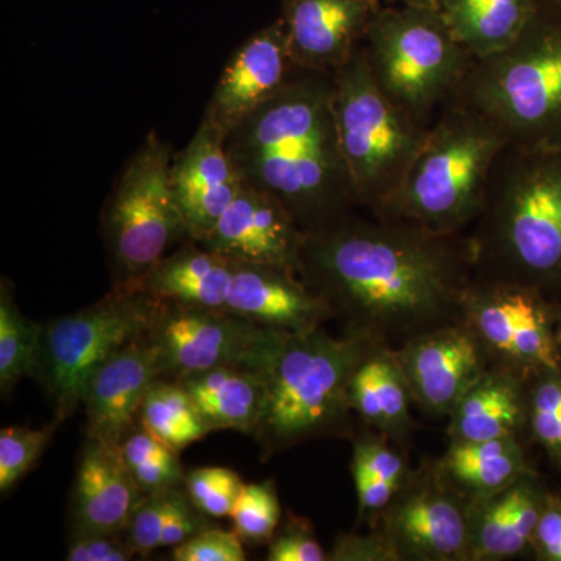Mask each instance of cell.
<instances>
[{"label": "cell", "instance_id": "cell-46", "mask_svg": "<svg viewBox=\"0 0 561 561\" xmlns=\"http://www.w3.org/2000/svg\"><path fill=\"white\" fill-rule=\"evenodd\" d=\"M560 316H561V312H560Z\"/></svg>", "mask_w": 561, "mask_h": 561}, {"label": "cell", "instance_id": "cell-22", "mask_svg": "<svg viewBox=\"0 0 561 561\" xmlns=\"http://www.w3.org/2000/svg\"><path fill=\"white\" fill-rule=\"evenodd\" d=\"M548 497L530 470L507 489L468 501L471 561L511 560L529 549Z\"/></svg>", "mask_w": 561, "mask_h": 561}, {"label": "cell", "instance_id": "cell-27", "mask_svg": "<svg viewBox=\"0 0 561 561\" xmlns=\"http://www.w3.org/2000/svg\"><path fill=\"white\" fill-rule=\"evenodd\" d=\"M434 467L443 481L468 501L507 489L530 471L518 437L451 442Z\"/></svg>", "mask_w": 561, "mask_h": 561}, {"label": "cell", "instance_id": "cell-41", "mask_svg": "<svg viewBox=\"0 0 561 561\" xmlns=\"http://www.w3.org/2000/svg\"><path fill=\"white\" fill-rule=\"evenodd\" d=\"M122 535L99 534V531H70L69 561H128L135 557Z\"/></svg>", "mask_w": 561, "mask_h": 561}, {"label": "cell", "instance_id": "cell-26", "mask_svg": "<svg viewBox=\"0 0 561 561\" xmlns=\"http://www.w3.org/2000/svg\"><path fill=\"white\" fill-rule=\"evenodd\" d=\"M214 431L253 435L265 397V373L219 367L176 379Z\"/></svg>", "mask_w": 561, "mask_h": 561}, {"label": "cell", "instance_id": "cell-7", "mask_svg": "<svg viewBox=\"0 0 561 561\" xmlns=\"http://www.w3.org/2000/svg\"><path fill=\"white\" fill-rule=\"evenodd\" d=\"M331 77L339 144L357 205L375 216L400 187L431 125L381 90L362 44Z\"/></svg>", "mask_w": 561, "mask_h": 561}, {"label": "cell", "instance_id": "cell-8", "mask_svg": "<svg viewBox=\"0 0 561 561\" xmlns=\"http://www.w3.org/2000/svg\"><path fill=\"white\" fill-rule=\"evenodd\" d=\"M362 46L376 83L426 125L456 99L476 60L430 7L382 5Z\"/></svg>", "mask_w": 561, "mask_h": 561}, {"label": "cell", "instance_id": "cell-1", "mask_svg": "<svg viewBox=\"0 0 561 561\" xmlns=\"http://www.w3.org/2000/svg\"><path fill=\"white\" fill-rule=\"evenodd\" d=\"M297 275L327 302L345 337L394 351L467 321L478 265L470 234L354 214L305 234Z\"/></svg>", "mask_w": 561, "mask_h": 561}, {"label": "cell", "instance_id": "cell-25", "mask_svg": "<svg viewBox=\"0 0 561 561\" xmlns=\"http://www.w3.org/2000/svg\"><path fill=\"white\" fill-rule=\"evenodd\" d=\"M412 401L391 351L373 346L351 378V411L391 443L404 445L413 430Z\"/></svg>", "mask_w": 561, "mask_h": 561}, {"label": "cell", "instance_id": "cell-42", "mask_svg": "<svg viewBox=\"0 0 561 561\" xmlns=\"http://www.w3.org/2000/svg\"><path fill=\"white\" fill-rule=\"evenodd\" d=\"M332 561H400L390 541L381 530L368 535L342 534L335 538L332 551L328 553Z\"/></svg>", "mask_w": 561, "mask_h": 561}, {"label": "cell", "instance_id": "cell-32", "mask_svg": "<svg viewBox=\"0 0 561 561\" xmlns=\"http://www.w3.org/2000/svg\"><path fill=\"white\" fill-rule=\"evenodd\" d=\"M121 454L133 481L144 494L184 486L186 474L181 467L180 453L173 451L139 424L122 442Z\"/></svg>", "mask_w": 561, "mask_h": 561}, {"label": "cell", "instance_id": "cell-37", "mask_svg": "<svg viewBox=\"0 0 561 561\" xmlns=\"http://www.w3.org/2000/svg\"><path fill=\"white\" fill-rule=\"evenodd\" d=\"M169 491L144 494L133 511L124 534L125 540L136 556L149 557L151 552L161 548L162 530L169 508Z\"/></svg>", "mask_w": 561, "mask_h": 561}, {"label": "cell", "instance_id": "cell-30", "mask_svg": "<svg viewBox=\"0 0 561 561\" xmlns=\"http://www.w3.org/2000/svg\"><path fill=\"white\" fill-rule=\"evenodd\" d=\"M138 424L176 453L213 432L184 387L165 378L157 379L147 390Z\"/></svg>", "mask_w": 561, "mask_h": 561}, {"label": "cell", "instance_id": "cell-44", "mask_svg": "<svg viewBox=\"0 0 561 561\" xmlns=\"http://www.w3.org/2000/svg\"><path fill=\"white\" fill-rule=\"evenodd\" d=\"M383 5H412L430 7V9L440 10L442 0H379Z\"/></svg>", "mask_w": 561, "mask_h": 561}, {"label": "cell", "instance_id": "cell-4", "mask_svg": "<svg viewBox=\"0 0 561 561\" xmlns=\"http://www.w3.org/2000/svg\"><path fill=\"white\" fill-rule=\"evenodd\" d=\"M507 146L489 117L449 103L432 122L400 187L373 217L440 234L463 232L481 216L494 165Z\"/></svg>", "mask_w": 561, "mask_h": 561}, {"label": "cell", "instance_id": "cell-3", "mask_svg": "<svg viewBox=\"0 0 561 561\" xmlns=\"http://www.w3.org/2000/svg\"><path fill=\"white\" fill-rule=\"evenodd\" d=\"M470 236L479 279L561 287V149L505 147Z\"/></svg>", "mask_w": 561, "mask_h": 561}, {"label": "cell", "instance_id": "cell-18", "mask_svg": "<svg viewBox=\"0 0 561 561\" xmlns=\"http://www.w3.org/2000/svg\"><path fill=\"white\" fill-rule=\"evenodd\" d=\"M379 0H283L287 46L295 66L332 73L364 43Z\"/></svg>", "mask_w": 561, "mask_h": 561}, {"label": "cell", "instance_id": "cell-35", "mask_svg": "<svg viewBox=\"0 0 561 561\" xmlns=\"http://www.w3.org/2000/svg\"><path fill=\"white\" fill-rule=\"evenodd\" d=\"M61 423L62 421L55 416L54 421L39 430L13 426L3 427L0 431V491L2 494L10 493L11 489L35 467Z\"/></svg>", "mask_w": 561, "mask_h": 561}, {"label": "cell", "instance_id": "cell-40", "mask_svg": "<svg viewBox=\"0 0 561 561\" xmlns=\"http://www.w3.org/2000/svg\"><path fill=\"white\" fill-rule=\"evenodd\" d=\"M208 527L210 524L205 513L192 504L186 490L169 491V508L164 530H162L161 548L173 549Z\"/></svg>", "mask_w": 561, "mask_h": 561}, {"label": "cell", "instance_id": "cell-17", "mask_svg": "<svg viewBox=\"0 0 561 561\" xmlns=\"http://www.w3.org/2000/svg\"><path fill=\"white\" fill-rule=\"evenodd\" d=\"M157 379H160L158 351L147 334L103 362L81 391L87 438L121 448L138 424L140 405Z\"/></svg>", "mask_w": 561, "mask_h": 561}, {"label": "cell", "instance_id": "cell-23", "mask_svg": "<svg viewBox=\"0 0 561 561\" xmlns=\"http://www.w3.org/2000/svg\"><path fill=\"white\" fill-rule=\"evenodd\" d=\"M234 265V261L191 241L165 254L135 289L181 308L227 311Z\"/></svg>", "mask_w": 561, "mask_h": 561}, {"label": "cell", "instance_id": "cell-14", "mask_svg": "<svg viewBox=\"0 0 561 561\" xmlns=\"http://www.w3.org/2000/svg\"><path fill=\"white\" fill-rule=\"evenodd\" d=\"M391 354L413 402L434 416L451 415L457 402L493 365L467 321L419 335Z\"/></svg>", "mask_w": 561, "mask_h": 561}, {"label": "cell", "instance_id": "cell-29", "mask_svg": "<svg viewBox=\"0 0 561 561\" xmlns=\"http://www.w3.org/2000/svg\"><path fill=\"white\" fill-rule=\"evenodd\" d=\"M351 474L359 504V522L367 519L375 524L411 478L412 470L386 435L368 432L353 437Z\"/></svg>", "mask_w": 561, "mask_h": 561}, {"label": "cell", "instance_id": "cell-6", "mask_svg": "<svg viewBox=\"0 0 561 561\" xmlns=\"http://www.w3.org/2000/svg\"><path fill=\"white\" fill-rule=\"evenodd\" d=\"M454 101L489 117L508 146L561 149V0H540L511 46L476 58Z\"/></svg>", "mask_w": 561, "mask_h": 561}, {"label": "cell", "instance_id": "cell-34", "mask_svg": "<svg viewBox=\"0 0 561 561\" xmlns=\"http://www.w3.org/2000/svg\"><path fill=\"white\" fill-rule=\"evenodd\" d=\"M230 518L236 534L249 545L272 540L280 522V505L275 482L243 483Z\"/></svg>", "mask_w": 561, "mask_h": 561}, {"label": "cell", "instance_id": "cell-36", "mask_svg": "<svg viewBox=\"0 0 561 561\" xmlns=\"http://www.w3.org/2000/svg\"><path fill=\"white\" fill-rule=\"evenodd\" d=\"M242 486L238 472L225 467L197 468L184 478V490L192 504L210 518L230 516Z\"/></svg>", "mask_w": 561, "mask_h": 561}, {"label": "cell", "instance_id": "cell-10", "mask_svg": "<svg viewBox=\"0 0 561 561\" xmlns=\"http://www.w3.org/2000/svg\"><path fill=\"white\" fill-rule=\"evenodd\" d=\"M161 305L147 291L111 287L101 300L44 324L33 378L46 390L57 419L77 411L84 383L103 362L149 332Z\"/></svg>", "mask_w": 561, "mask_h": 561}, {"label": "cell", "instance_id": "cell-16", "mask_svg": "<svg viewBox=\"0 0 561 561\" xmlns=\"http://www.w3.org/2000/svg\"><path fill=\"white\" fill-rule=\"evenodd\" d=\"M305 232L280 203L243 183L202 247L234 262L276 265L297 272Z\"/></svg>", "mask_w": 561, "mask_h": 561}, {"label": "cell", "instance_id": "cell-12", "mask_svg": "<svg viewBox=\"0 0 561 561\" xmlns=\"http://www.w3.org/2000/svg\"><path fill=\"white\" fill-rule=\"evenodd\" d=\"M553 316L546 295L522 284L478 278L467 301V323L481 339L491 364L526 381L561 368Z\"/></svg>", "mask_w": 561, "mask_h": 561}, {"label": "cell", "instance_id": "cell-13", "mask_svg": "<svg viewBox=\"0 0 561 561\" xmlns=\"http://www.w3.org/2000/svg\"><path fill=\"white\" fill-rule=\"evenodd\" d=\"M400 561H471L468 500L434 463L412 471L375 523Z\"/></svg>", "mask_w": 561, "mask_h": 561}, {"label": "cell", "instance_id": "cell-21", "mask_svg": "<svg viewBox=\"0 0 561 561\" xmlns=\"http://www.w3.org/2000/svg\"><path fill=\"white\" fill-rule=\"evenodd\" d=\"M142 496L121 448L87 438L70 491V531L124 535Z\"/></svg>", "mask_w": 561, "mask_h": 561}, {"label": "cell", "instance_id": "cell-20", "mask_svg": "<svg viewBox=\"0 0 561 561\" xmlns=\"http://www.w3.org/2000/svg\"><path fill=\"white\" fill-rule=\"evenodd\" d=\"M227 311L283 334L317 330L334 320L297 272L249 262H236Z\"/></svg>", "mask_w": 561, "mask_h": 561}, {"label": "cell", "instance_id": "cell-15", "mask_svg": "<svg viewBox=\"0 0 561 561\" xmlns=\"http://www.w3.org/2000/svg\"><path fill=\"white\" fill-rule=\"evenodd\" d=\"M298 70L279 18L232 51L214 87L203 121L227 138L262 103L283 91Z\"/></svg>", "mask_w": 561, "mask_h": 561}, {"label": "cell", "instance_id": "cell-9", "mask_svg": "<svg viewBox=\"0 0 561 561\" xmlns=\"http://www.w3.org/2000/svg\"><path fill=\"white\" fill-rule=\"evenodd\" d=\"M171 144L151 131L125 162L103 208L113 287L135 289L180 239H190L171 186Z\"/></svg>", "mask_w": 561, "mask_h": 561}, {"label": "cell", "instance_id": "cell-38", "mask_svg": "<svg viewBox=\"0 0 561 561\" xmlns=\"http://www.w3.org/2000/svg\"><path fill=\"white\" fill-rule=\"evenodd\" d=\"M175 561H245L242 538L236 530L208 527L172 549Z\"/></svg>", "mask_w": 561, "mask_h": 561}, {"label": "cell", "instance_id": "cell-43", "mask_svg": "<svg viewBox=\"0 0 561 561\" xmlns=\"http://www.w3.org/2000/svg\"><path fill=\"white\" fill-rule=\"evenodd\" d=\"M530 548L538 560L561 561V500L549 496L542 508Z\"/></svg>", "mask_w": 561, "mask_h": 561}, {"label": "cell", "instance_id": "cell-45", "mask_svg": "<svg viewBox=\"0 0 561 561\" xmlns=\"http://www.w3.org/2000/svg\"><path fill=\"white\" fill-rule=\"evenodd\" d=\"M559 343H560V350H561V331L559 332Z\"/></svg>", "mask_w": 561, "mask_h": 561}, {"label": "cell", "instance_id": "cell-39", "mask_svg": "<svg viewBox=\"0 0 561 561\" xmlns=\"http://www.w3.org/2000/svg\"><path fill=\"white\" fill-rule=\"evenodd\" d=\"M267 560L324 561L328 560V553L321 548L308 519L291 516L268 541Z\"/></svg>", "mask_w": 561, "mask_h": 561}, {"label": "cell", "instance_id": "cell-24", "mask_svg": "<svg viewBox=\"0 0 561 561\" xmlns=\"http://www.w3.org/2000/svg\"><path fill=\"white\" fill-rule=\"evenodd\" d=\"M526 379L491 365L451 412V442H486L518 437L527 424Z\"/></svg>", "mask_w": 561, "mask_h": 561}, {"label": "cell", "instance_id": "cell-11", "mask_svg": "<svg viewBox=\"0 0 561 561\" xmlns=\"http://www.w3.org/2000/svg\"><path fill=\"white\" fill-rule=\"evenodd\" d=\"M147 335L157 346L160 378L176 381L219 367L265 373L286 334L228 311L162 301Z\"/></svg>", "mask_w": 561, "mask_h": 561}, {"label": "cell", "instance_id": "cell-5", "mask_svg": "<svg viewBox=\"0 0 561 561\" xmlns=\"http://www.w3.org/2000/svg\"><path fill=\"white\" fill-rule=\"evenodd\" d=\"M373 346L323 327L284 335L265 371L261 419L251 437L262 460L302 443L353 440L350 382Z\"/></svg>", "mask_w": 561, "mask_h": 561}, {"label": "cell", "instance_id": "cell-19", "mask_svg": "<svg viewBox=\"0 0 561 561\" xmlns=\"http://www.w3.org/2000/svg\"><path fill=\"white\" fill-rule=\"evenodd\" d=\"M173 197L191 241L201 242L242 190L243 180L219 131L203 121L171 165Z\"/></svg>", "mask_w": 561, "mask_h": 561}, {"label": "cell", "instance_id": "cell-28", "mask_svg": "<svg viewBox=\"0 0 561 561\" xmlns=\"http://www.w3.org/2000/svg\"><path fill=\"white\" fill-rule=\"evenodd\" d=\"M540 0H442L440 11L472 57L505 49L518 38Z\"/></svg>", "mask_w": 561, "mask_h": 561}, {"label": "cell", "instance_id": "cell-2", "mask_svg": "<svg viewBox=\"0 0 561 561\" xmlns=\"http://www.w3.org/2000/svg\"><path fill=\"white\" fill-rule=\"evenodd\" d=\"M225 147L243 183L280 203L305 234L331 230L359 208L339 144L331 73L298 70Z\"/></svg>", "mask_w": 561, "mask_h": 561}, {"label": "cell", "instance_id": "cell-33", "mask_svg": "<svg viewBox=\"0 0 561 561\" xmlns=\"http://www.w3.org/2000/svg\"><path fill=\"white\" fill-rule=\"evenodd\" d=\"M527 390V424L531 435L561 465V368L531 376Z\"/></svg>", "mask_w": 561, "mask_h": 561}, {"label": "cell", "instance_id": "cell-31", "mask_svg": "<svg viewBox=\"0 0 561 561\" xmlns=\"http://www.w3.org/2000/svg\"><path fill=\"white\" fill-rule=\"evenodd\" d=\"M44 324L27 319L16 305L10 283L0 284V391L10 394L14 387L35 376L38 368Z\"/></svg>", "mask_w": 561, "mask_h": 561}]
</instances>
